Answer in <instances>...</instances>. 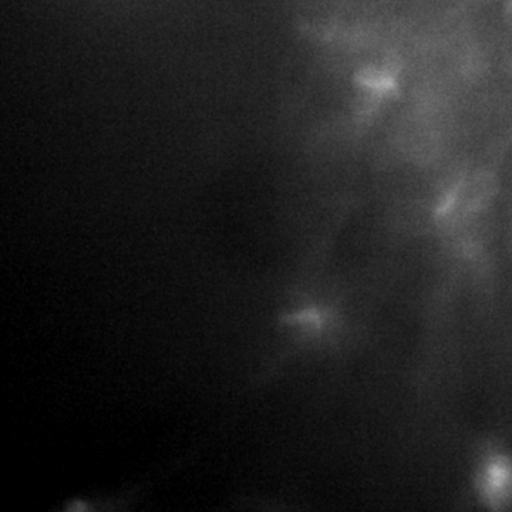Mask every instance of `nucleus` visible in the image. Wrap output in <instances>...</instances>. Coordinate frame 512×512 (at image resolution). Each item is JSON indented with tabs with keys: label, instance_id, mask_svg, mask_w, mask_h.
<instances>
[{
	"label": "nucleus",
	"instance_id": "obj_1",
	"mask_svg": "<svg viewBox=\"0 0 512 512\" xmlns=\"http://www.w3.org/2000/svg\"><path fill=\"white\" fill-rule=\"evenodd\" d=\"M484 494L488 500L493 503H500L508 494L512 487V467L508 461L494 460L485 468L484 474Z\"/></svg>",
	"mask_w": 512,
	"mask_h": 512
}]
</instances>
